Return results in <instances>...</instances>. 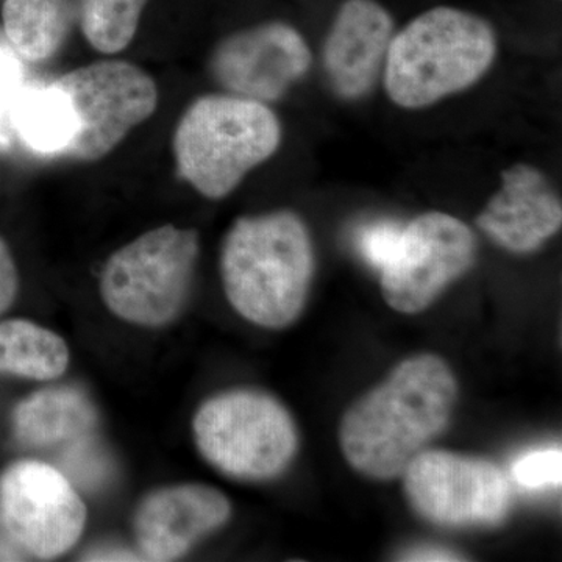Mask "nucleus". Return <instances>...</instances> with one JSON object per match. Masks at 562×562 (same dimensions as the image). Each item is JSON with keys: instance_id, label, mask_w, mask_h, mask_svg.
<instances>
[{"instance_id": "f257e3e1", "label": "nucleus", "mask_w": 562, "mask_h": 562, "mask_svg": "<svg viewBox=\"0 0 562 562\" xmlns=\"http://www.w3.org/2000/svg\"><path fill=\"white\" fill-rule=\"evenodd\" d=\"M454 401L457 382L441 358L419 355L403 361L344 416V457L372 479L402 475L447 427Z\"/></svg>"}, {"instance_id": "f03ea898", "label": "nucleus", "mask_w": 562, "mask_h": 562, "mask_svg": "<svg viewBox=\"0 0 562 562\" xmlns=\"http://www.w3.org/2000/svg\"><path fill=\"white\" fill-rule=\"evenodd\" d=\"M225 294L247 321L283 328L305 306L314 272L312 238L291 211L239 217L221 255Z\"/></svg>"}, {"instance_id": "7ed1b4c3", "label": "nucleus", "mask_w": 562, "mask_h": 562, "mask_svg": "<svg viewBox=\"0 0 562 562\" xmlns=\"http://www.w3.org/2000/svg\"><path fill=\"white\" fill-rule=\"evenodd\" d=\"M495 54L491 24L468 11L438 7L392 36L384 87L402 109H425L475 85Z\"/></svg>"}, {"instance_id": "20e7f679", "label": "nucleus", "mask_w": 562, "mask_h": 562, "mask_svg": "<svg viewBox=\"0 0 562 562\" xmlns=\"http://www.w3.org/2000/svg\"><path fill=\"white\" fill-rule=\"evenodd\" d=\"M281 143L279 117L266 103L206 94L181 114L172 138L181 179L205 198H225Z\"/></svg>"}, {"instance_id": "39448f33", "label": "nucleus", "mask_w": 562, "mask_h": 562, "mask_svg": "<svg viewBox=\"0 0 562 562\" xmlns=\"http://www.w3.org/2000/svg\"><path fill=\"white\" fill-rule=\"evenodd\" d=\"M199 236L162 225L111 255L101 294L111 313L131 324L161 327L176 319L190 295Z\"/></svg>"}, {"instance_id": "423d86ee", "label": "nucleus", "mask_w": 562, "mask_h": 562, "mask_svg": "<svg viewBox=\"0 0 562 562\" xmlns=\"http://www.w3.org/2000/svg\"><path fill=\"white\" fill-rule=\"evenodd\" d=\"M194 436L205 460L235 479L279 475L297 449L290 413L271 395L235 391L211 398L194 419Z\"/></svg>"}, {"instance_id": "0eeeda50", "label": "nucleus", "mask_w": 562, "mask_h": 562, "mask_svg": "<svg viewBox=\"0 0 562 562\" xmlns=\"http://www.w3.org/2000/svg\"><path fill=\"white\" fill-rule=\"evenodd\" d=\"M72 102L79 133L63 157L98 161L154 116L160 94L146 70L131 61L81 66L52 81Z\"/></svg>"}, {"instance_id": "6e6552de", "label": "nucleus", "mask_w": 562, "mask_h": 562, "mask_svg": "<svg viewBox=\"0 0 562 562\" xmlns=\"http://www.w3.org/2000/svg\"><path fill=\"white\" fill-rule=\"evenodd\" d=\"M471 228L446 213H427L403 227L401 241L382 269L384 301L395 312L414 314L430 306L475 261Z\"/></svg>"}, {"instance_id": "1a4fd4ad", "label": "nucleus", "mask_w": 562, "mask_h": 562, "mask_svg": "<svg viewBox=\"0 0 562 562\" xmlns=\"http://www.w3.org/2000/svg\"><path fill=\"white\" fill-rule=\"evenodd\" d=\"M87 508L72 484L43 462L14 464L0 480V525L18 549L38 558L68 552L83 531Z\"/></svg>"}, {"instance_id": "9d476101", "label": "nucleus", "mask_w": 562, "mask_h": 562, "mask_svg": "<svg viewBox=\"0 0 562 562\" xmlns=\"http://www.w3.org/2000/svg\"><path fill=\"white\" fill-rule=\"evenodd\" d=\"M403 473L406 497L431 522L495 525L508 513L512 487L490 461L424 450Z\"/></svg>"}, {"instance_id": "9b49d317", "label": "nucleus", "mask_w": 562, "mask_h": 562, "mask_svg": "<svg viewBox=\"0 0 562 562\" xmlns=\"http://www.w3.org/2000/svg\"><path fill=\"white\" fill-rule=\"evenodd\" d=\"M312 63L301 33L283 22H268L222 40L211 54L210 72L228 94L268 103L283 98Z\"/></svg>"}, {"instance_id": "f8f14e48", "label": "nucleus", "mask_w": 562, "mask_h": 562, "mask_svg": "<svg viewBox=\"0 0 562 562\" xmlns=\"http://www.w3.org/2000/svg\"><path fill=\"white\" fill-rule=\"evenodd\" d=\"M231 502L203 484H183L155 492L136 514V541L144 560L172 561L231 517Z\"/></svg>"}, {"instance_id": "ddd939ff", "label": "nucleus", "mask_w": 562, "mask_h": 562, "mask_svg": "<svg viewBox=\"0 0 562 562\" xmlns=\"http://www.w3.org/2000/svg\"><path fill=\"white\" fill-rule=\"evenodd\" d=\"M394 33L391 14L373 0H347L324 47L333 90L344 99L368 94L382 72Z\"/></svg>"}, {"instance_id": "4468645a", "label": "nucleus", "mask_w": 562, "mask_h": 562, "mask_svg": "<svg viewBox=\"0 0 562 562\" xmlns=\"http://www.w3.org/2000/svg\"><path fill=\"white\" fill-rule=\"evenodd\" d=\"M479 227L516 254L538 250L560 231L562 206L549 180L528 165L502 173V187L479 216Z\"/></svg>"}, {"instance_id": "2eb2a0df", "label": "nucleus", "mask_w": 562, "mask_h": 562, "mask_svg": "<svg viewBox=\"0 0 562 562\" xmlns=\"http://www.w3.org/2000/svg\"><path fill=\"white\" fill-rule=\"evenodd\" d=\"M95 425V412L83 392L74 387H49L36 392L18 406L14 431L33 447L72 443L87 438Z\"/></svg>"}, {"instance_id": "dca6fc26", "label": "nucleus", "mask_w": 562, "mask_h": 562, "mask_svg": "<svg viewBox=\"0 0 562 562\" xmlns=\"http://www.w3.org/2000/svg\"><path fill=\"white\" fill-rule=\"evenodd\" d=\"M3 33L22 61L50 60L69 31V0H5Z\"/></svg>"}, {"instance_id": "f3484780", "label": "nucleus", "mask_w": 562, "mask_h": 562, "mask_svg": "<svg viewBox=\"0 0 562 562\" xmlns=\"http://www.w3.org/2000/svg\"><path fill=\"white\" fill-rule=\"evenodd\" d=\"M13 122L25 146L41 155L65 154L79 133L72 102L54 83L21 94Z\"/></svg>"}, {"instance_id": "a211bd4d", "label": "nucleus", "mask_w": 562, "mask_h": 562, "mask_svg": "<svg viewBox=\"0 0 562 562\" xmlns=\"http://www.w3.org/2000/svg\"><path fill=\"white\" fill-rule=\"evenodd\" d=\"M68 364V346L54 331L29 321L0 324V372L22 379L55 380Z\"/></svg>"}, {"instance_id": "6ab92c4d", "label": "nucleus", "mask_w": 562, "mask_h": 562, "mask_svg": "<svg viewBox=\"0 0 562 562\" xmlns=\"http://www.w3.org/2000/svg\"><path fill=\"white\" fill-rule=\"evenodd\" d=\"M146 0H81V32L101 54L127 49L138 31Z\"/></svg>"}, {"instance_id": "aec40b11", "label": "nucleus", "mask_w": 562, "mask_h": 562, "mask_svg": "<svg viewBox=\"0 0 562 562\" xmlns=\"http://www.w3.org/2000/svg\"><path fill=\"white\" fill-rule=\"evenodd\" d=\"M513 479L527 490L561 486L562 453L560 449L532 450L514 461Z\"/></svg>"}, {"instance_id": "412c9836", "label": "nucleus", "mask_w": 562, "mask_h": 562, "mask_svg": "<svg viewBox=\"0 0 562 562\" xmlns=\"http://www.w3.org/2000/svg\"><path fill=\"white\" fill-rule=\"evenodd\" d=\"M403 227L395 221H376L358 232L357 246L372 268L382 271L401 241Z\"/></svg>"}, {"instance_id": "4be33fe9", "label": "nucleus", "mask_w": 562, "mask_h": 562, "mask_svg": "<svg viewBox=\"0 0 562 562\" xmlns=\"http://www.w3.org/2000/svg\"><path fill=\"white\" fill-rule=\"evenodd\" d=\"M72 443L74 446L65 457V468L68 469L70 475L83 486L101 483L109 471L103 454L91 442H88L87 438H81Z\"/></svg>"}, {"instance_id": "5701e85b", "label": "nucleus", "mask_w": 562, "mask_h": 562, "mask_svg": "<svg viewBox=\"0 0 562 562\" xmlns=\"http://www.w3.org/2000/svg\"><path fill=\"white\" fill-rule=\"evenodd\" d=\"M22 58L9 41H0V102L20 91L22 85Z\"/></svg>"}, {"instance_id": "b1692460", "label": "nucleus", "mask_w": 562, "mask_h": 562, "mask_svg": "<svg viewBox=\"0 0 562 562\" xmlns=\"http://www.w3.org/2000/svg\"><path fill=\"white\" fill-rule=\"evenodd\" d=\"M20 288V276H18L16 262L7 246L0 238V314L10 308L14 302Z\"/></svg>"}, {"instance_id": "393cba45", "label": "nucleus", "mask_w": 562, "mask_h": 562, "mask_svg": "<svg viewBox=\"0 0 562 562\" xmlns=\"http://www.w3.org/2000/svg\"><path fill=\"white\" fill-rule=\"evenodd\" d=\"M405 561H461L462 558L457 553L446 549H436V547H425V549L412 550L403 558Z\"/></svg>"}, {"instance_id": "a878e982", "label": "nucleus", "mask_w": 562, "mask_h": 562, "mask_svg": "<svg viewBox=\"0 0 562 562\" xmlns=\"http://www.w3.org/2000/svg\"><path fill=\"white\" fill-rule=\"evenodd\" d=\"M88 560L91 561H136L135 554L131 552H120V550H113V552H99L90 554Z\"/></svg>"}, {"instance_id": "bb28decb", "label": "nucleus", "mask_w": 562, "mask_h": 562, "mask_svg": "<svg viewBox=\"0 0 562 562\" xmlns=\"http://www.w3.org/2000/svg\"><path fill=\"white\" fill-rule=\"evenodd\" d=\"M18 560V554L7 543L0 542V561H13Z\"/></svg>"}]
</instances>
